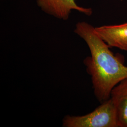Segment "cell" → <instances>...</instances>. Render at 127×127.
<instances>
[{
	"instance_id": "cell-2",
	"label": "cell",
	"mask_w": 127,
	"mask_h": 127,
	"mask_svg": "<svg viewBox=\"0 0 127 127\" xmlns=\"http://www.w3.org/2000/svg\"><path fill=\"white\" fill-rule=\"evenodd\" d=\"M64 127H119L115 108L110 98L90 113L82 116L66 115L63 120Z\"/></svg>"
},
{
	"instance_id": "cell-3",
	"label": "cell",
	"mask_w": 127,
	"mask_h": 127,
	"mask_svg": "<svg viewBox=\"0 0 127 127\" xmlns=\"http://www.w3.org/2000/svg\"><path fill=\"white\" fill-rule=\"evenodd\" d=\"M38 6L46 13L56 18L67 20L73 10L90 16L92 13L91 8L78 6L75 0H37Z\"/></svg>"
},
{
	"instance_id": "cell-1",
	"label": "cell",
	"mask_w": 127,
	"mask_h": 127,
	"mask_svg": "<svg viewBox=\"0 0 127 127\" xmlns=\"http://www.w3.org/2000/svg\"><path fill=\"white\" fill-rule=\"evenodd\" d=\"M74 32L86 42L90 49L91 56L83 63L91 76L95 97L103 103L110 98L114 87L127 78V66L110 50L90 24L77 23Z\"/></svg>"
},
{
	"instance_id": "cell-5",
	"label": "cell",
	"mask_w": 127,
	"mask_h": 127,
	"mask_svg": "<svg viewBox=\"0 0 127 127\" xmlns=\"http://www.w3.org/2000/svg\"><path fill=\"white\" fill-rule=\"evenodd\" d=\"M110 98L116 111L119 127H127V78L114 87Z\"/></svg>"
},
{
	"instance_id": "cell-4",
	"label": "cell",
	"mask_w": 127,
	"mask_h": 127,
	"mask_svg": "<svg viewBox=\"0 0 127 127\" xmlns=\"http://www.w3.org/2000/svg\"><path fill=\"white\" fill-rule=\"evenodd\" d=\"M95 28L98 35L109 47L127 51V23Z\"/></svg>"
}]
</instances>
